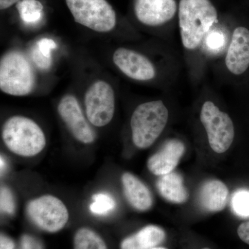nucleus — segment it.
I'll return each mask as SVG.
<instances>
[{"label":"nucleus","mask_w":249,"mask_h":249,"mask_svg":"<svg viewBox=\"0 0 249 249\" xmlns=\"http://www.w3.org/2000/svg\"><path fill=\"white\" fill-rule=\"evenodd\" d=\"M217 22V11L210 0L180 1L178 24L185 48H197Z\"/></svg>","instance_id":"f257e3e1"},{"label":"nucleus","mask_w":249,"mask_h":249,"mask_svg":"<svg viewBox=\"0 0 249 249\" xmlns=\"http://www.w3.org/2000/svg\"><path fill=\"white\" fill-rule=\"evenodd\" d=\"M1 137L10 151L24 157L40 154L46 145L43 131L35 121L22 116H15L5 122Z\"/></svg>","instance_id":"f03ea898"},{"label":"nucleus","mask_w":249,"mask_h":249,"mask_svg":"<svg viewBox=\"0 0 249 249\" xmlns=\"http://www.w3.org/2000/svg\"><path fill=\"white\" fill-rule=\"evenodd\" d=\"M168 109L161 101L139 105L131 118L132 141L141 149L151 146L168 123Z\"/></svg>","instance_id":"7ed1b4c3"},{"label":"nucleus","mask_w":249,"mask_h":249,"mask_svg":"<svg viewBox=\"0 0 249 249\" xmlns=\"http://www.w3.org/2000/svg\"><path fill=\"white\" fill-rule=\"evenodd\" d=\"M36 86V76L31 62L22 52L12 51L0 61V89L12 96H27Z\"/></svg>","instance_id":"20e7f679"},{"label":"nucleus","mask_w":249,"mask_h":249,"mask_svg":"<svg viewBox=\"0 0 249 249\" xmlns=\"http://www.w3.org/2000/svg\"><path fill=\"white\" fill-rule=\"evenodd\" d=\"M75 22L101 33L109 32L115 27L114 10L106 0H66Z\"/></svg>","instance_id":"39448f33"},{"label":"nucleus","mask_w":249,"mask_h":249,"mask_svg":"<svg viewBox=\"0 0 249 249\" xmlns=\"http://www.w3.org/2000/svg\"><path fill=\"white\" fill-rule=\"evenodd\" d=\"M200 119L212 150L218 154L227 152L235 137L233 123L230 116L213 103L206 101L201 108Z\"/></svg>","instance_id":"423d86ee"},{"label":"nucleus","mask_w":249,"mask_h":249,"mask_svg":"<svg viewBox=\"0 0 249 249\" xmlns=\"http://www.w3.org/2000/svg\"><path fill=\"white\" fill-rule=\"evenodd\" d=\"M27 213L36 227L49 232L61 230L69 220L66 206L60 199L52 196H41L29 201Z\"/></svg>","instance_id":"0eeeda50"},{"label":"nucleus","mask_w":249,"mask_h":249,"mask_svg":"<svg viewBox=\"0 0 249 249\" xmlns=\"http://www.w3.org/2000/svg\"><path fill=\"white\" fill-rule=\"evenodd\" d=\"M85 104L89 122L96 127L106 126L114 116L115 109L114 90L106 81L95 82L85 93Z\"/></svg>","instance_id":"6e6552de"},{"label":"nucleus","mask_w":249,"mask_h":249,"mask_svg":"<svg viewBox=\"0 0 249 249\" xmlns=\"http://www.w3.org/2000/svg\"><path fill=\"white\" fill-rule=\"evenodd\" d=\"M58 111L72 135L85 144L94 142L95 134L85 119L78 100L72 95H66L59 103Z\"/></svg>","instance_id":"1a4fd4ad"},{"label":"nucleus","mask_w":249,"mask_h":249,"mask_svg":"<svg viewBox=\"0 0 249 249\" xmlns=\"http://www.w3.org/2000/svg\"><path fill=\"white\" fill-rule=\"evenodd\" d=\"M113 61L132 79L145 81L155 76V67L149 59L131 49H118L113 55Z\"/></svg>","instance_id":"9d476101"},{"label":"nucleus","mask_w":249,"mask_h":249,"mask_svg":"<svg viewBox=\"0 0 249 249\" xmlns=\"http://www.w3.org/2000/svg\"><path fill=\"white\" fill-rule=\"evenodd\" d=\"M175 0H135L134 12L137 19L147 26H160L168 22L176 14Z\"/></svg>","instance_id":"9b49d317"},{"label":"nucleus","mask_w":249,"mask_h":249,"mask_svg":"<svg viewBox=\"0 0 249 249\" xmlns=\"http://www.w3.org/2000/svg\"><path fill=\"white\" fill-rule=\"evenodd\" d=\"M185 152V145L178 139H171L147 160L148 170L157 176L172 173Z\"/></svg>","instance_id":"f8f14e48"},{"label":"nucleus","mask_w":249,"mask_h":249,"mask_svg":"<svg viewBox=\"0 0 249 249\" xmlns=\"http://www.w3.org/2000/svg\"><path fill=\"white\" fill-rule=\"evenodd\" d=\"M226 65L235 75L245 73L249 67V30L247 28H236L231 42L228 49Z\"/></svg>","instance_id":"ddd939ff"},{"label":"nucleus","mask_w":249,"mask_h":249,"mask_svg":"<svg viewBox=\"0 0 249 249\" xmlns=\"http://www.w3.org/2000/svg\"><path fill=\"white\" fill-rule=\"evenodd\" d=\"M124 196L129 205L138 211H148L153 204L149 188L137 177L124 173L121 178Z\"/></svg>","instance_id":"4468645a"},{"label":"nucleus","mask_w":249,"mask_h":249,"mask_svg":"<svg viewBox=\"0 0 249 249\" xmlns=\"http://www.w3.org/2000/svg\"><path fill=\"white\" fill-rule=\"evenodd\" d=\"M229 189L222 181L212 179L204 182L198 195L201 209L206 212L217 213L224 209L227 204Z\"/></svg>","instance_id":"2eb2a0df"},{"label":"nucleus","mask_w":249,"mask_h":249,"mask_svg":"<svg viewBox=\"0 0 249 249\" xmlns=\"http://www.w3.org/2000/svg\"><path fill=\"white\" fill-rule=\"evenodd\" d=\"M157 188L160 196L170 202L183 204L189 196L182 177L174 172L160 176L157 181Z\"/></svg>","instance_id":"dca6fc26"},{"label":"nucleus","mask_w":249,"mask_h":249,"mask_svg":"<svg viewBox=\"0 0 249 249\" xmlns=\"http://www.w3.org/2000/svg\"><path fill=\"white\" fill-rule=\"evenodd\" d=\"M165 237V231L161 228L147 226L124 239L121 242V249H152L163 242Z\"/></svg>","instance_id":"f3484780"},{"label":"nucleus","mask_w":249,"mask_h":249,"mask_svg":"<svg viewBox=\"0 0 249 249\" xmlns=\"http://www.w3.org/2000/svg\"><path fill=\"white\" fill-rule=\"evenodd\" d=\"M54 40L42 38L37 41L31 51V58L37 68L48 70L52 65V51L56 48Z\"/></svg>","instance_id":"a211bd4d"},{"label":"nucleus","mask_w":249,"mask_h":249,"mask_svg":"<svg viewBox=\"0 0 249 249\" xmlns=\"http://www.w3.org/2000/svg\"><path fill=\"white\" fill-rule=\"evenodd\" d=\"M16 8L21 19L28 25L37 24L43 17V5L38 0H22Z\"/></svg>","instance_id":"6ab92c4d"},{"label":"nucleus","mask_w":249,"mask_h":249,"mask_svg":"<svg viewBox=\"0 0 249 249\" xmlns=\"http://www.w3.org/2000/svg\"><path fill=\"white\" fill-rule=\"evenodd\" d=\"M73 247L74 249H107L102 237L88 228H81L76 232Z\"/></svg>","instance_id":"aec40b11"},{"label":"nucleus","mask_w":249,"mask_h":249,"mask_svg":"<svg viewBox=\"0 0 249 249\" xmlns=\"http://www.w3.org/2000/svg\"><path fill=\"white\" fill-rule=\"evenodd\" d=\"M90 211L93 214L106 215L115 209L116 201L113 196L107 193H101L93 195Z\"/></svg>","instance_id":"412c9836"},{"label":"nucleus","mask_w":249,"mask_h":249,"mask_svg":"<svg viewBox=\"0 0 249 249\" xmlns=\"http://www.w3.org/2000/svg\"><path fill=\"white\" fill-rule=\"evenodd\" d=\"M232 209L240 217H249V191H240L232 197Z\"/></svg>","instance_id":"4be33fe9"},{"label":"nucleus","mask_w":249,"mask_h":249,"mask_svg":"<svg viewBox=\"0 0 249 249\" xmlns=\"http://www.w3.org/2000/svg\"><path fill=\"white\" fill-rule=\"evenodd\" d=\"M16 209L14 196L7 187L2 186L1 188V211L8 214L14 213Z\"/></svg>","instance_id":"5701e85b"},{"label":"nucleus","mask_w":249,"mask_h":249,"mask_svg":"<svg viewBox=\"0 0 249 249\" xmlns=\"http://www.w3.org/2000/svg\"><path fill=\"white\" fill-rule=\"evenodd\" d=\"M208 47L212 49H217L220 48L224 43V36L220 32H212L207 36Z\"/></svg>","instance_id":"b1692460"},{"label":"nucleus","mask_w":249,"mask_h":249,"mask_svg":"<svg viewBox=\"0 0 249 249\" xmlns=\"http://www.w3.org/2000/svg\"><path fill=\"white\" fill-rule=\"evenodd\" d=\"M237 234L241 240L249 245V221L240 224L237 229Z\"/></svg>","instance_id":"393cba45"},{"label":"nucleus","mask_w":249,"mask_h":249,"mask_svg":"<svg viewBox=\"0 0 249 249\" xmlns=\"http://www.w3.org/2000/svg\"><path fill=\"white\" fill-rule=\"evenodd\" d=\"M15 243L14 241L8 237L7 236L1 235L0 240V249H14Z\"/></svg>","instance_id":"a878e982"},{"label":"nucleus","mask_w":249,"mask_h":249,"mask_svg":"<svg viewBox=\"0 0 249 249\" xmlns=\"http://www.w3.org/2000/svg\"><path fill=\"white\" fill-rule=\"evenodd\" d=\"M22 0H0V9H9L15 4H18Z\"/></svg>","instance_id":"bb28decb"},{"label":"nucleus","mask_w":249,"mask_h":249,"mask_svg":"<svg viewBox=\"0 0 249 249\" xmlns=\"http://www.w3.org/2000/svg\"><path fill=\"white\" fill-rule=\"evenodd\" d=\"M1 173H2L6 167V163H5L4 159L2 157H1Z\"/></svg>","instance_id":"cd10ccee"},{"label":"nucleus","mask_w":249,"mask_h":249,"mask_svg":"<svg viewBox=\"0 0 249 249\" xmlns=\"http://www.w3.org/2000/svg\"><path fill=\"white\" fill-rule=\"evenodd\" d=\"M152 249H167L163 248V247H155V248H153Z\"/></svg>","instance_id":"c85d7f7f"},{"label":"nucleus","mask_w":249,"mask_h":249,"mask_svg":"<svg viewBox=\"0 0 249 249\" xmlns=\"http://www.w3.org/2000/svg\"><path fill=\"white\" fill-rule=\"evenodd\" d=\"M210 249L209 248H204V249Z\"/></svg>","instance_id":"c756f323"}]
</instances>
